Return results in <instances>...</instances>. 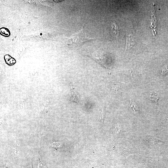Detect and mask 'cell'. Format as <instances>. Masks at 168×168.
<instances>
[{
	"instance_id": "6da1fadb",
	"label": "cell",
	"mask_w": 168,
	"mask_h": 168,
	"mask_svg": "<svg viewBox=\"0 0 168 168\" xmlns=\"http://www.w3.org/2000/svg\"><path fill=\"white\" fill-rule=\"evenodd\" d=\"M93 38L87 37L84 32V27L80 32L76 34L70 39L69 45L73 47H78L85 42L93 40Z\"/></svg>"
},
{
	"instance_id": "7a4b0ae2",
	"label": "cell",
	"mask_w": 168,
	"mask_h": 168,
	"mask_svg": "<svg viewBox=\"0 0 168 168\" xmlns=\"http://www.w3.org/2000/svg\"><path fill=\"white\" fill-rule=\"evenodd\" d=\"M69 99L72 102H74L78 103H80V99L79 96L76 93L74 89L71 86Z\"/></svg>"
},
{
	"instance_id": "3957f363",
	"label": "cell",
	"mask_w": 168,
	"mask_h": 168,
	"mask_svg": "<svg viewBox=\"0 0 168 168\" xmlns=\"http://www.w3.org/2000/svg\"><path fill=\"white\" fill-rule=\"evenodd\" d=\"M135 44L133 37L131 35L126 36V44L125 52H127Z\"/></svg>"
},
{
	"instance_id": "277c9868",
	"label": "cell",
	"mask_w": 168,
	"mask_h": 168,
	"mask_svg": "<svg viewBox=\"0 0 168 168\" xmlns=\"http://www.w3.org/2000/svg\"><path fill=\"white\" fill-rule=\"evenodd\" d=\"M6 63L9 65H13L16 63L15 60L8 55H6L4 57Z\"/></svg>"
},
{
	"instance_id": "5b68a950",
	"label": "cell",
	"mask_w": 168,
	"mask_h": 168,
	"mask_svg": "<svg viewBox=\"0 0 168 168\" xmlns=\"http://www.w3.org/2000/svg\"><path fill=\"white\" fill-rule=\"evenodd\" d=\"M0 31H1V34L3 36L8 37L10 35V32L7 28H1Z\"/></svg>"
},
{
	"instance_id": "8992f818",
	"label": "cell",
	"mask_w": 168,
	"mask_h": 168,
	"mask_svg": "<svg viewBox=\"0 0 168 168\" xmlns=\"http://www.w3.org/2000/svg\"><path fill=\"white\" fill-rule=\"evenodd\" d=\"M111 29L113 31L114 35L116 40L119 35V30L118 27H117L116 25L114 24L111 26Z\"/></svg>"
},
{
	"instance_id": "52a82bcc",
	"label": "cell",
	"mask_w": 168,
	"mask_h": 168,
	"mask_svg": "<svg viewBox=\"0 0 168 168\" xmlns=\"http://www.w3.org/2000/svg\"><path fill=\"white\" fill-rule=\"evenodd\" d=\"M120 88V86L119 83H114L112 86V90L114 92H117L119 90Z\"/></svg>"
},
{
	"instance_id": "ba28073f",
	"label": "cell",
	"mask_w": 168,
	"mask_h": 168,
	"mask_svg": "<svg viewBox=\"0 0 168 168\" xmlns=\"http://www.w3.org/2000/svg\"><path fill=\"white\" fill-rule=\"evenodd\" d=\"M159 97L156 94L151 93L150 96V98L151 101L153 102H157L159 99Z\"/></svg>"
},
{
	"instance_id": "9c48e42d",
	"label": "cell",
	"mask_w": 168,
	"mask_h": 168,
	"mask_svg": "<svg viewBox=\"0 0 168 168\" xmlns=\"http://www.w3.org/2000/svg\"><path fill=\"white\" fill-rule=\"evenodd\" d=\"M161 75H164L168 73V66H165L161 71Z\"/></svg>"
},
{
	"instance_id": "30bf717a",
	"label": "cell",
	"mask_w": 168,
	"mask_h": 168,
	"mask_svg": "<svg viewBox=\"0 0 168 168\" xmlns=\"http://www.w3.org/2000/svg\"><path fill=\"white\" fill-rule=\"evenodd\" d=\"M131 107L134 111L137 112L138 111V107L137 106L136 104L134 102H132L131 101L130 103Z\"/></svg>"
},
{
	"instance_id": "8fae6325",
	"label": "cell",
	"mask_w": 168,
	"mask_h": 168,
	"mask_svg": "<svg viewBox=\"0 0 168 168\" xmlns=\"http://www.w3.org/2000/svg\"><path fill=\"white\" fill-rule=\"evenodd\" d=\"M105 116V113L103 111L101 112L100 114V119L101 122L103 123Z\"/></svg>"
}]
</instances>
